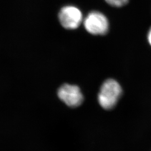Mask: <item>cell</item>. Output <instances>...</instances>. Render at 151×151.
Instances as JSON below:
<instances>
[{
  "mask_svg": "<svg viewBox=\"0 0 151 151\" xmlns=\"http://www.w3.org/2000/svg\"><path fill=\"white\" fill-rule=\"evenodd\" d=\"M60 99L71 108L79 106L83 101V95L77 86L65 84L60 87L58 91Z\"/></svg>",
  "mask_w": 151,
  "mask_h": 151,
  "instance_id": "277c9868",
  "label": "cell"
},
{
  "mask_svg": "<svg viewBox=\"0 0 151 151\" xmlns=\"http://www.w3.org/2000/svg\"><path fill=\"white\" fill-rule=\"evenodd\" d=\"M109 5L115 7H121L126 5L129 0H105Z\"/></svg>",
  "mask_w": 151,
  "mask_h": 151,
  "instance_id": "5b68a950",
  "label": "cell"
},
{
  "mask_svg": "<svg viewBox=\"0 0 151 151\" xmlns=\"http://www.w3.org/2000/svg\"><path fill=\"white\" fill-rule=\"evenodd\" d=\"M147 38H148V41L149 43L151 45V27L150 28L149 32H148V33Z\"/></svg>",
  "mask_w": 151,
  "mask_h": 151,
  "instance_id": "8992f818",
  "label": "cell"
},
{
  "mask_svg": "<svg viewBox=\"0 0 151 151\" xmlns=\"http://www.w3.org/2000/svg\"><path fill=\"white\" fill-rule=\"evenodd\" d=\"M122 94V88L119 83L114 79H108L101 85L98 94V102L105 110L113 109Z\"/></svg>",
  "mask_w": 151,
  "mask_h": 151,
  "instance_id": "6da1fadb",
  "label": "cell"
},
{
  "mask_svg": "<svg viewBox=\"0 0 151 151\" xmlns=\"http://www.w3.org/2000/svg\"><path fill=\"white\" fill-rule=\"evenodd\" d=\"M58 18L63 27L73 30L80 25L83 20V15L78 7L75 6L67 5L60 9Z\"/></svg>",
  "mask_w": 151,
  "mask_h": 151,
  "instance_id": "3957f363",
  "label": "cell"
},
{
  "mask_svg": "<svg viewBox=\"0 0 151 151\" xmlns=\"http://www.w3.org/2000/svg\"><path fill=\"white\" fill-rule=\"evenodd\" d=\"M83 24L87 32L95 35L106 34L109 28L108 18L99 11L90 12L85 17Z\"/></svg>",
  "mask_w": 151,
  "mask_h": 151,
  "instance_id": "7a4b0ae2",
  "label": "cell"
}]
</instances>
